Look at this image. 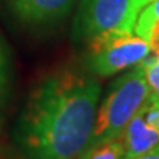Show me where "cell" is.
I'll return each mask as SVG.
<instances>
[{
	"label": "cell",
	"instance_id": "30bf717a",
	"mask_svg": "<svg viewBox=\"0 0 159 159\" xmlns=\"http://www.w3.org/2000/svg\"><path fill=\"white\" fill-rule=\"evenodd\" d=\"M140 66L143 68L152 94L159 96V53H153V56L144 57L140 62Z\"/></svg>",
	"mask_w": 159,
	"mask_h": 159
},
{
	"label": "cell",
	"instance_id": "9c48e42d",
	"mask_svg": "<svg viewBox=\"0 0 159 159\" xmlns=\"http://www.w3.org/2000/svg\"><path fill=\"white\" fill-rule=\"evenodd\" d=\"M11 93V65L2 39H0V116Z\"/></svg>",
	"mask_w": 159,
	"mask_h": 159
},
{
	"label": "cell",
	"instance_id": "7c38bea8",
	"mask_svg": "<svg viewBox=\"0 0 159 159\" xmlns=\"http://www.w3.org/2000/svg\"><path fill=\"white\" fill-rule=\"evenodd\" d=\"M152 2H155V0H130L128 2V18H130L133 25H136L137 16L143 11V7H146Z\"/></svg>",
	"mask_w": 159,
	"mask_h": 159
},
{
	"label": "cell",
	"instance_id": "52a82bcc",
	"mask_svg": "<svg viewBox=\"0 0 159 159\" xmlns=\"http://www.w3.org/2000/svg\"><path fill=\"white\" fill-rule=\"evenodd\" d=\"M158 21H159V0H155L152 3H149L146 7H143V11L139 13L136 25H134L136 35L149 41L152 28H153V25Z\"/></svg>",
	"mask_w": 159,
	"mask_h": 159
},
{
	"label": "cell",
	"instance_id": "277c9868",
	"mask_svg": "<svg viewBox=\"0 0 159 159\" xmlns=\"http://www.w3.org/2000/svg\"><path fill=\"white\" fill-rule=\"evenodd\" d=\"M130 0H81L72 25L75 43H90L97 35L127 31L134 33L128 18Z\"/></svg>",
	"mask_w": 159,
	"mask_h": 159
},
{
	"label": "cell",
	"instance_id": "8992f818",
	"mask_svg": "<svg viewBox=\"0 0 159 159\" xmlns=\"http://www.w3.org/2000/svg\"><path fill=\"white\" fill-rule=\"evenodd\" d=\"M121 142L124 146L125 159L146 153L159 144V131L150 128L144 121V105L127 124L121 136Z\"/></svg>",
	"mask_w": 159,
	"mask_h": 159
},
{
	"label": "cell",
	"instance_id": "5b68a950",
	"mask_svg": "<svg viewBox=\"0 0 159 159\" xmlns=\"http://www.w3.org/2000/svg\"><path fill=\"white\" fill-rule=\"evenodd\" d=\"M75 0H9L12 12L27 25H47L63 18Z\"/></svg>",
	"mask_w": 159,
	"mask_h": 159
},
{
	"label": "cell",
	"instance_id": "8fae6325",
	"mask_svg": "<svg viewBox=\"0 0 159 159\" xmlns=\"http://www.w3.org/2000/svg\"><path fill=\"white\" fill-rule=\"evenodd\" d=\"M144 121L150 128L159 131V105L156 103L152 93L144 103Z\"/></svg>",
	"mask_w": 159,
	"mask_h": 159
},
{
	"label": "cell",
	"instance_id": "ba28073f",
	"mask_svg": "<svg viewBox=\"0 0 159 159\" xmlns=\"http://www.w3.org/2000/svg\"><path fill=\"white\" fill-rule=\"evenodd\" d=\"M80 159H125L124 146L121 139L103 142L87 150Z\"/></svg>",
	"mask_w": 159,
	"mask_h": 159
},
{
	"label": "cell",
	"instance_id": "4fadbf2b",
	"mask_svg": "<svg viewBox=\"0 0 159 159\" xmlns=\"http://www.w3.org/2000/svg\"><path fill=\"white\" fill-rule=\"evenodd\" d=\"M149 44H150V50L153 53H159V21L152 28V33L149 37Z\"/></svg>",
	"mask_w": 159,
	"mask_h": 159
},
{
	"label": "cell",
	"instance_id": "6da1fadb",
	"mask_svg": "<svg viewBox=\"0 0 159 159\" xmlns=\"http://www.w3.org/2000/svg\"><path fill=\"white\" fill-rule=\"evenodd\" d=\"M100 85L63 69L46 77L27 100L15 128L25 159H80L89 146Z\"/></svg>",
	"mask_w": 159,
	"mask_h": 159
},
{
	"label": "cell",
	"instance_id": "3957f363",
	"mask_svg": "<svg viewBox=\"0 0 159 159\" xmlns=\"http://www.w3.org/2000/svg\"><path fill=\"white\" fill-rule=\"evenodd\" d=\"M150 52L148 40L127 31H112L89 43L87 68L97 77H109L139 65Z\"/></svg>",
	"mask_w": 159,
	"mask_h": 159
},
{
	"label": "cell",
	"instance_id": "5bb4252c",
	"mask_svg": "<svg viewBox=\"0 0 159 159\" xmlns=\"http://www.w3.org/2000/svg\"><path fill=\"white\" fill-rule=\"evenodd\" d=\"M131 159H159V144H156L153 149H150L146 153L134 156V158H131Z\"/></svg>",
	"mask_w": 159,
	"mask_h": 159
},
{
	"label": "cell",
	"instance_id": "7a4b0ae2",
	"mask_svg": "<svg viewBox=\"0 0 159 159\" xmlns=\"http://www.w3.org/2000/svg\"><path fill=\"white\" fill-rule=\"evenodd\" d=\"M150 93L140 63L119 77L97 112L85 152L103 142L121 139L127 124L144 105Z\"/></svg>",
	"mask_w": 159,
	"mask_h": 159
}]
</instances>
